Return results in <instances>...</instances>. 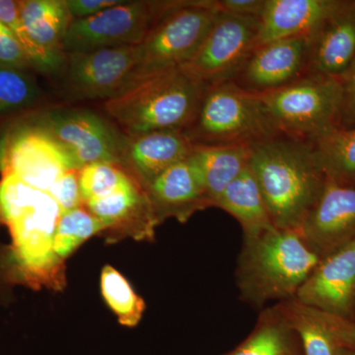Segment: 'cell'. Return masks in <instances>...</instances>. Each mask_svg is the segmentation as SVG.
<instances>
[{
	"label": "cell",
	"instance_id": "6da1fadb",
	"mask_svg": "<svg viewBox=\"0 0 355 355\" xmlns=\"http://www.w3.org/2000/svg\"><path fill=\"white\" fill-rule=\"evenodd\" d=\"M249 169L273 225L300 231L327 183L314 142L280 135L254 144Z\"/></svg>",
	"mask_w": 355,
	"mask_h": 355
},
{
	"label": "cell",
	"instance_id": "7a4b0ae2",
	"mask_svg": "<svg viewBox=\"0 0 355 355\" xmlns=\"http://www.w3.org/2000/svg\"><path fill=\"white\" fill-rule=\"evenodd\" d=\"M322 259L306 244L300 232L277 227L253 238H243L236 268L240 298L254 308L296 297Z\"/></svg>",
	"mask_w": 355,
	"mask_h": 355
},
{
	"label": "cell",
	"instance_id": "3957f363",
	"mask_svg": "<svg viewBox=\"0 0 355 355\" xmlns=\"http://www.w3.org/2000/svg\"><path fill=\"white\" fill-rule=\"evenodd\" d=\"M207 84L180 67L132 84L105 103V109L130 137L157 130H187L197 116Z\"/></svg>",
	"mask_w": 355,
	"mask_h": 355
},
{
	"label": "cell",
	"instance_id": "277c9868",
	"mask_svg": "<svg viewBox=\"0 0 355 355\" xmlns=\"http://www.w3.org/2000/svg\"><path fill=\"white\" fill-rule=\"evenodd\" d=\"M184 132L202 146H252L282 135L260 95L232 80L207 86L195 121Z\"/></svg>",
	"mask_w": 355,
	"mask_h": 355
},
{
	"label": "cell",
	"instance_id": "5b68a950",
	"mask_svg": "<svg viewBox=\"0 0 355 355\" xmlns=\"http://www.w3.org/2000/svg\"><path fill=\"white\" fill-rule=\"evenodd\" d=\"M259 95L284 137L316 142L340 128V78L307 73L288 85Z\"/></svg>",
	"mask_w": 355,
	"mask_h": 355
},
{
	"label": "cell",
	"instance_id": "8992f818",
	"mask_svg": "<svg viewBox=\"0 0 355 355\" xmlns=\"http://www.w3.org/2000/svg\"><path fill=\"white\" fill-rule=\"evenodd\" d=\"M218 12L216 0L170 1L139 44V62L130 87L147 76L181 67L191 60Z\"/></svg>",
	"mask_w": 355,
	"mask_h": 355
},
{
	"label": "cell",
	"instance_id": "52a82bcc",
	"mask_svg": "<svg viewBox=\"0 0 355 355\" xmlns=\"http://www.w3.org/2000/svg\"><path fill=\"white\" fill-rule=\"evenodd\" d=\"M170 1H123L102 12L71 21L62 42L69 53L139 46Z\"/></svg>",
	"mask_w": 355,
	"mask_h": 355
},
{
	"label": "cell",
	"instance_id": "ba28073f",
	"mask_svg": "<svg viewBox=\"0 0 355 355\" xmlns=\"http://www.w3.org/2000/svg\"><path fill=\"white\" fill-rule=\"evenodd\" d=\"M259 21L219 11L202 46L180 69L207 85L232 80L256 46Z\"/></svg>",
	"mask_w": 355,
	"mask_h": 355
},
{
	"label": "cell",
	"instance_id": "9c48e42d",
	"mask_svg": "<svg viewBox=\"0 0 355 355\" xmlns=\"http://www.w3.org/2000/svg\"><path fill=\"white\" fill-rule=\"evenodd\" d=\"M0 167L44 193L64 173L80 170L71 154L40 128L14 135L0 153Z\"/></svg>",
	"mask_w": 355,
	"mask_h": 355
},
{
	"label": "cell",
	"instance_id": "30bf717a",
	"mask_svg": "<svg viewBox=\"0 0 355 355\" xmlns=\"http://www.w3.org/2000/svg\"><path fill=\"white\" fill-rule=\"evenodd\" d=\"M40 128L71 154L79 169L96 162L118 165L123 162L125 141L97 114L53 112L44 119Z\"/></svg>",
	"mask_w": 355,
	"mask_h": 355
},
{
	"label": "cell",
	"instance_id": "8fae6325",
	"mask_svg": "<svg viewBox=\"0 0 355 355\" xmlns=\"http://www.w3.org/2000/svg\"><path fill=\"white\" fill-rule=\"evenodd\" d=\"M309 37L275 40L256 46L232 81L256 94L288 85L308 73Z\"/></svg>",
	"mask_w": 355,
	"mask_h": 355
},
{
	"label": "cell",
	"instance_id": "7c38bea8",
	"mask_svg": "<svg viewBox=\"0 0 355 355\" xmlns=\"http://www.w3.org/2000/svg\"><path fill=\"white\" fill-rule=\"evenodd\" d=\"M69 62L70 85L79 94L111 99L132 84L139 44L72 53Z\"/></svg>",
	"mask_w": 355,
	"mask_h": 355
},
{
	"label": "cell",
	"instance_id": "4fadbf2b",
	"mask_svg": "<svg viewBox=\"0 0 355 355\" xmlns=\"http://www.w3.org/2000/svg\"><path fill=\"white\" fill-rule=\"evenodd\" d=\"M301 236L321 259L355 240V189L327 179L319 200L300 231Z\"/></svg>",
	"mask_w": 355,
	"mask_h": 355
},
{
	"label": "cell",
	"instance_id": "5bb4252c",
	"mask_svg": "<svg viewBox=\"0 0 355 355\" xmlns=\"http://www.w3.org/2000/svg\"><path fill=\"white\" fill-rule=\"evenodd\" d=\"M296 298L355 321V240L322 259L299 288Z\"/></svg>",
	"mask_w": 355,
	"mask_h": 355
},
{
	"label": "cell",
	"instance_id": "9a60e30c",
	"mask_svg": "<svg viewBox=\"0 0 355 355\" xmlns=\"http://www.w3.org/2000/svg\"><path fill=\"white\" fill-rule=\"evenodd\" d=\"M295 331L303 355H343L355 350V321L318 309L292 297L275 304Z\"/></svg>",
	"mask_w": 355,
	"mask_h": 355
},
{
	"label": "cell",
	"instance_id": "2e32d148",
	"mask_svg": "<svg viewBox=\"0 0 355 355\" xmlns=\"http://www.w3.org/2000/svg\"><path fill=\"white\" fill-rule=\"evenodd\" d=\"M146 190L157 221L175 217L184 222L198 210L212 207L202 175L190 157L168 168Z\"/></svg>",
	"mask_w": 355,
	"mask_h": 355
},
{
	"label": "cell",
	"instance_id": "e0dca14e",
	"mask_svg": "<svg viewBox=\"0 0 355 355\" xmlns=\"http://www.w3.org/2000/svg\"><path fill=\"white\" fill-rule=\"evenodd\" d=\"M355 57V0H340L311 39L308 73L340 78Z\"/></svg>",
	"mask_w": 355,
	"mask_h": 355
},
{
	"label": "cell",
	"instance_id": "ac0fdd59",
	"mask_svg": "<svg viewBox=\"0 0 355 355\" xmlns=\"http://www.w3.org/2000/svg\"><path fill=\"white\" fill-rule=\"evenodd\" d=\"M340 0H266L256 46L275 40L313 36Z\"/></svg>",
	"mask_w": 355,
	"mask_h": 355
},
{
	"label": "cell",
	"instance_id": "d6986e66",
	"mask_svg": "<svg viewBox=\"0 0 355 355\" xmlns=\"http://www.w3.org/2000/svg\"><path fill=\"white\" fill-rule=\"evenodd\" d=\"M60 214L58 203L43 193L34 207L8 224L16 253L31 270H46L57 263L53 236Z\"/></svg>",
	"mask_w": 355,
	"mask_h": 355
},
{
	"label": "cell",
	"instance_id": "ffe728a7",
	"mask_svg": "<svg viewBox=\"0 0 355 355\" xmlns=\"http://www.w3.org/2000/svg\"><path fill=\"white\" fill-rule=\"evenodd\" d=\"M193 146L183 130L146 132L125 142L123 161L132 165L146 189L168 168L190 157Z\"/></svg>",
	"mask_w": 355,
	"mask_h": 355
},
{
	"label": "cell",
	"instance_id": "44dd1931",
	"mask_svg": "<svg viewBox=\"0 0 355 355\" xmlns=\"http://www.w3.org/2000/svg\"><path fill=\"white\" fill-rule=\"evenodd\" d=\"M251 146L195 144L190 158L202 175L212 207L249 166Z\"/></svg>",
	"mask_w": 355,
	"mask_h": 355
},
{
	"label": "cell",
	"instance_id": "7402d4cb",
	"mask_svg": "<svg viewBox=\"0 0 355 355\" xmlns=\"http://www.w3.org/2000/svg\"><path fill=\"white\" fill-rule=\"evenodd\" d=\"M216 207L239 222L244 238L256 237L275 227L249 166L229 184L217 200Z\"/></svg>",
	"mask_w": 355,
	"mask_h": 355
},
{
	"label": "cell",
	"instance_id": "603a6c76",
	"mask_svg": "<svg viewBox=\"0 0 355 355\" xmlns=\"http://www.w3.org/2000/svg\"><path fill=\"white\" fill-rule=\"evenodd\" d=\"M20 15L28 36L37 46L62 55V42L73 20L65 0L20 1Z\"/></svg>",
	"mask_w": 355,
	"mask_h": 355
},
{
	"label": "cell",
	"instance_id": "cb8c5ba5",
	"mask_svg": "<svg viewBox=\"0 0 355 355\" xmlns=\"http://www.w3.org/2000/svg\"><path fill=\"white\" fill-rule=\"evenodd\" d=\"M224 355H303V352L295 331L273 305L261 311L251 334Z\"/></svg>",
	"mask_w": 355,
	"mask_h": 355
},
{
	"label": "cell",
	"instance_id": "d4e9b609",
	"mask_svg": "<svg viewBox=\"0 0 355 355\" xmlns=\"http://www.w3.org/2000/svg\"><path fill=\"white\" fill-rule=\"evenodd\" d=\"M85 203L89 211L107 228L128 220L133 214L158 223L148 193L137 182H132L106 197L93 198Z\"/></svg>",
	"mask_w": 355,
	"mask_h": 355
},
{
	"label": "cell",
	"instance_id": "484cf974",
	"mask_svg": "<svg viewBox=\"0 0 355 355\" xmlns=\"http://www.w3.org/2000/svg\"><path fill=\"white\" fill-rule=\"evenodd\" d=\"M314 144L327 179L355 189V128L336 130Z\"/></svg>",
	"mask_w": 355,
	"mask_h": 355
},
{
	"label": "cell",
	"instance_id": "4316f807",
	"mask_svg": "<svg viewBox=\"0 0 355 355\" xmlns=\"http://www.w3.org/2000/svg\"><path fill=\"white\" fill-rule=\"evenodd\" d=\"M101 292L107 304L123 326L135 327L146 310V303L133 291L128 279L113 266H106L101 273Z\"/></svg>",
	"mask_w": 355,
	"mask_h": 355
},
{
	"label": "cell",
	"instance_id": "83f0119b",
	"mask_svg": "<svg viewBox=\"0 0 355 355\" xmlns=\"http://www.w3.org/2000/svg\"><path fill=\"white\" fill-rule=\"evenodd\" d=\"M106 228L97 217L83 207L62 211L53 236V252L58 259L67 258L89 238Z\"/></svg>",
	"mask_w": 355,
	"mask_h": 355
},
{
	"label": "cell",
	"instance_id": "f1b7e54d",
	"mask_svg": "<svg viewBox=\"0 0 355 355\" xmlns=\"http://www.w3.org/2000/svg\"><path fill=\"white\" fill-rule=\"evenodd\" d=\"M132 182L119 165L114 163L96 162L79 170V186L83 202L106 197Z\"/></svg>",
	"mask_w": 355,
	"mask_h": 355
},
{
	"label": "cell",
	"instance_id": "f546056e",
	"mask_svg": "<svg viewBox=\"0 0 355 355\" xmlns=\"http://www.w3.org/2000/svg\"><path fill=\"white\" fill-rule=\"evenodd\" d=\"M0 22L12 31L32 67L44 71L55 70L62 62V55H53L37 46L28 36L20 15V1L0 0Z\"/></svg>",
	"mask_w": 355,
	"mask_h": 355
},
{
	"label": "cell",
	"instance_id": "4dcf8cb0",
	"mask_svg": "<svg viewBox=\"0 0 355 355\" xmlns=\"http://www.w3.org/2000/svg\"><path fill=\"white\" fill-rule=\"evenodd\" d=\"M38 96V86L22 69L0 65V114L29 106Z\"/></svg>",
	"mask_w": 355,
	"mask_h": 355
},
{
	"label": "cell",
	"instance_id": "1f68e13d",
	"mask_svg": "<svg viewBox=\"0 0 355 355\" xmlns=\"http://www.w3.org/2000/svg\"><path fill=\"white\" fill-rule=\"evenodd\" d=\"M43 193L15 175L3 174L0 182V216L7 224L11 223L34 207Z\"/></svg>",
	"mask_w": 355,
	"mask_h": 355
},
{
	"label": "cell",
	"instance_id": "d6a6232c",
	"mask_svg": "<svg viewBox=\"0 0 355 355\" xmlns=\"http://www.w3.org/2000/svg\"><path fill=\"white\" fill-rule=\"evenodd\" d=\"M46 193L58 203L62 212L81 207L83 200L79 186V170L64 173Z\"/></svg>",
	"mask_w": 355,
	"mask_h": 355
},
{
	"label": "cell",
	"instance_id": "836d02e7",
	"mask_svg": "<svg viewBox=\"0 0 355 355\" xmlns=\"http://www.w3.org/2000/svg\"><path fill=\"white\" fill-rule=\"evenodd\" d=\"M0 65L24 69L32 67L15 35L0 22Z\"/></svg>",
	"mask_w": 355,
	"mask_h": 355
},
{
	"label": "cell",
	"instance_id": "e575fe53",
	"mask_svg": "<svg viewBox=\"0 0 355 355\" xmlns=\"http://www.w3.org/2000/svg\"><path fill=\"white\" fill-rule=\"evenodd\" d=\"M340 80L342 84L340 128L350 130L355 128V57Z\"/></svg>",
	"mask_w": 355,
	"mask_h": 355
},
{
	"label": "cell",
	"instance_id": "d590c367",
	"mask_svg": "<svg viewBox=\"0 0 355 355\" xmlns=\"http://www.w3.org/2000/svg\"><path fill=\"white\" fill-rule=\"evenodd\" d=\"M217 8L224 13L260 20L266 0H216Z\"/></svg>",
	"mask_w": 355,
	"mask_h": 355
},
{
	"label": "cell",
	"instance_id": "8d00e7d4",
	"mask_svg": "<svg viewBox=\"0 0 355 355\" xmlns=\"http://www.w3.org/2000/svg\"><path fill=\"white\" fill-rule=\"evenodd\" d=\"M73 19H83L121 3L120 0H65Z\"/></svg>",
	"mask_w": 355,
	"mask_h": 355
},
{
	"label": "cell",
	"instance_id": "74e56055",
	"mask_svg": "<svg viewBox=\"0 0 355 355\" xmlns=\"http://www.w3.org/2000/svg\"><path fill=\"white\" fill-rule=\"evenodd\" d=\"M343 355H355V350H345Z\"/></svg>",
	"mask_w": 355,
	"mask_h": 355
}]
</instances>
